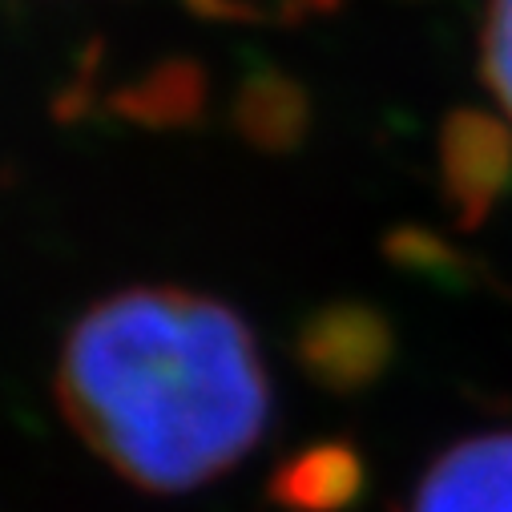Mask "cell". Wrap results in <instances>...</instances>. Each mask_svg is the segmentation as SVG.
<instances>
[{"label":"cell","mask_w":512,"mask_h":512,"mask_svg":"<svg viewBox=\"0 0 512 512\" xmlns=\"http://www.w3.org/2000/svg\"><path fill=\"white\" fill-rule=\"evenodd\" d=\"M299 363L327 392H359L396 355L392 323L367 303H327L299 331Z\"/></svg>","instance_id":"obj_3"},{"label":"cell","mask_w":512,"mask_h":512,"mask_svg":"<svg viewBox=\"0 0 512 512\" xmlns=\"http://www.w3.org/2000/svg\"><path fill=\"white\" fill-rule=\"evenodd\" d=\"M408 512H512V432L452 444L416 484Z\"/></svg>","instance_id":"obj_4"},{"label":"cell","mask_w":512,"mask_h":512,"mask_svg":"<svg viewBox=\"0 0 512 512\" xmlns=\"http://www.w3.org/2000/svg\"><path fill=\"white\" fill-rule=\"evenodd\" d=\"M202 101V77L190 65H170L125 93V109L142 121H186Z\"/></svg>","instance_id":"obj_7"},{"label":"cell","mask_w":512,"mask_h":512,"mask_svg":"<svg viewBox=\"0 0 512 512\" xmlns=\"http://www.w3.org/2000/svg\"><path fill=\"white\" fill-rule=\"evenodd\" d=\"M57 404L117 476L190 492L263 440L271 383L259 343L226 303L134 287L73 323L57 359Z\"/></svg>","instance_id":"obj_1"},{"label":"cell","mask_w":512,"mask_h":512,"mask_svg":"<svg viewBox=\"0 0 512 512\" xmlns=\"http://www.w3.org/2000/svg\"><path fill=\"white\" fill-rule=\"evenodd\" d=\"M436 162L452 218L476 230L512 190V130L492 113L456 109L440 125Z\"/></svg>","instance_id":"obj_2"},{"label":"cell","mask_w":512,"mask_h":512,"mask_svg":"<svg viewBox=\"0 0 512 512\" xmlns=\"http://www.w3.org/2000/svg\"><path fill=\"white\" fill-rule=\"evenodd\" d=\"M484 77L512 117V0H492L484 21Z\"/></svg>","instance_id":"obj_8"},{"label":"cell","mask_w":512,"mask_h":512,"mask_svg":"<svg viewBox=\"0 0 512 512\" xmlns=\"http://www.w3.org/2000/svg\"><path fill=\"white\" fill-rule=\"evenodd\" d=\"M363 488V460L347 444H319L299 456H291L271 496L291 512H339L347 508Z\"/></svg>","instance_id":"obj_5"},{"label":"cell","mask_w":512,"mask_h":512,"mask_svg":"<svg viewBox=\"0 0 512 512\" xmlns=\"http://www.w3.org/2000/svg\"><path fill=\"white\" fill-rule=\"evenodd\" d=\"M238 130L263 150H291L307 134V93L283 73L250 77L238 97Z\"/></svg>","instance_id":"obj_6"}]
</instances>
